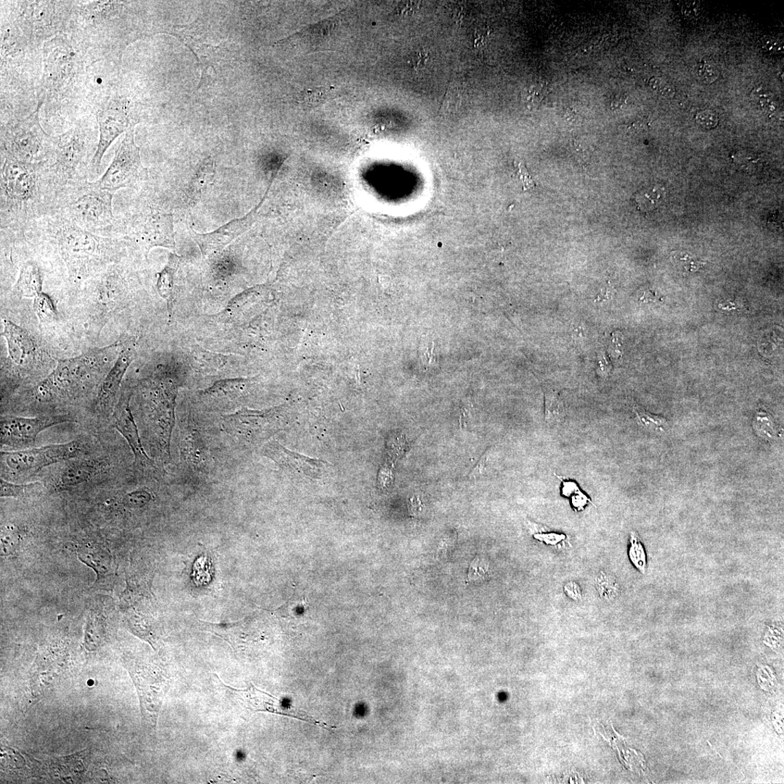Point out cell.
<instances>
[{
  "instance_id": "6da1fadb",
  "label": "cell",
  "mask_w": 784,
  "mask_h": 784,
  "mask_svg": "<svg viewBox=\"0 0 784 784\" xmlns=\"http://www.w3.org/2000/svg\"><path fill=\"white\" fill-rule=\"evenodd\" d=\"M67 185L49 161L26 163L1 153L0 230L26 233L35 221L56 215Z\"/></svg>"
},
{
  "instance_id": "7a4b0ae2",
  "label": "cell",
  "mask_w": 784,
  "mask_h": 784,
  "mask_svg": "<svg viewBox=\"0 0 784 784\" xmlns=\"http://www.w3.org/2000/svg\"><path fill=\"white\" fill-rule=\"evenodd\" d=\"M28 240L55 250L67 267L71 285L80 286L109 265L119 263L128 243L86 231L60 214L35 221L26 231Z\"/></svg>"
},
{
  "instance_id": "3957f363",
  "label": "cell",
  "mask_w": 784,
  "mask_h": 784,
  "mask_svg": "<svg viewBox=\"0 0 784 784\" xmlns=\"http://www.w3.org/2000/svg\"><path fill=\"white\" fill-rule=\"evenodd\" d=\"M119 344L95 348L76 357L58 359L54 370L32 391L38 403L74 399L98 387L114 366Z\"/></svg>"
},
{
  "instance_id": "277c9868",
  "label": "cell",
  "mask_w": 784,
  "mask_h": 784,
  "mask_svg": "<svg viewBox=\"0 0 784 784\" xmlns=\"http://www.w3.org/2000/svg\"><path fill=\"white\" fill-rule=\"evenodd\" d=\"M115 195V192L97 188L89 180L70 182L61 194L57 214L86 231L114 238L117 224Z\"/></svg>"
},
{
  "instance_id": "5b68a950",
  "label": "cell",
  "mask_w": 784,
  "mask_h": 784,
  "mask_svg": "<svg viewBox=\"0 0 784 784\" xmlns=\"http://www.w3.org/2000/svg\"><path fill=\"white\" fill-rule=\"evenodd\" d=\"M114 238L140 246L147 253L155 246L173 243L171 217L156 200L143 201L130 214L117 217Z\"/></svg>"
},
{
  "instance_id": "8992f818",
  "label": "cell",
  "mask_w": 784,
  "mask_h": 784,
  "mask_svg": "<svg viewBox=\"0 0 784 784\" xmlns=\"http://www.w3.org/2000/svg\"><path fill=\"white\" fill-rule=\"evenodd\" d=\"M119 263L109 265L102 272L84 282L86 300L87 330L98 338L107 323L120 309L127 289L126 274Z\"/></svg>"
},
{
  "instance_id": "52a82bcc",
  "label": "cell",
  "mask_w": 784,
  "mask_h": 784,
  "mask_svg": "<svg viewBox=\"0 0 784 784\" xmlns=\"http://www.w3.org/2000/svg\"><path fill=\"white\" fill-rule=\"evenodd\" d=\"M39 105L34 113L21 120L11 121L2 126L1 153L26 163L51 161L55 147V136L43 128Z\"/></svg>"
},
{
  "instance_id": "ba28073f",
  "label": "cell",
  "mask_w": 784,
  "mask_h": 784,
  "mask_svg": "<svg viewBox=\"0 0 784 784\" xmlns=\"http://www.w3.org/2000/svg\"><path fill=\"white\" fill-rule=\"evenodd\" d=\"M97 143L93 133L76 127L55 136L51 167L65 184L88 180Z\"/></svg>"
},
{
  "instance_id": "9c48e42d",
  "label": "cell",
  "mask_w": 784,
  "mask_h": 784,
  "mask_svg": "<svg viewBox=\"0 0 784 784\" xmlns=\"http://www.w3.org/2000/svg\"><path fill=\"white\" fill-rule=\"evenodd\" d=\"M84 453V447L79 441L1 451V477L8 481L27 478L49 466L78 458Z\"/></svg>"
},
{
  "instance_id": "30bf717a",
  "label": "cell",
  "mask_w": 784,
  "mask_h": 784,
  "mask_svg": "<svg viewBox=\"0 0 784 784\" xmlns=\"http://www.w3.org/2000/svg\"><path fill=\"white\" fill-rule=\"evenodd\" d=\"M3 337L8 346V358L2 363V377H21L32 375L45 364L47 353L27 330L14 322L3 319Z\"/></svg>"
},
{
  "instance_id": "8fae6325",
  "label": "cell",
  "mask_w": 784,
  "mask_h": 784,
  "mask_svg": "<svg viewBox=\"0 0 784 784\" xmlns=\"http://www.w3.org/2000/svg\"><path fill=\"white\" fill-rule=\"evenodd\" d=\"M147 169L142 164L140 148L134 143V129L128 130L104 176L93 182L99 189L116 193L145 182Z\"/></svg>"
},
{
  "instance_id": "7c38bea8",
  "label": "cell",
  "mask_w": 784,
  "mask_h": 784,
  "mask_svg": "<svg viewBox=\"0 0 784 784\" xmlns=\"http://www.w3.org/2000/svg\"><path fill=\"white\" fill-rule=\"evenodd\" d=\"M82 63L71 43L57 36L44 47V84L51 93L62 94L79 77Z\"/></svg>"
},
{
  "instance_id": "4fadbf2b",
  "label": "cell",
  "mask_w": 784,
  "mask_h": 784,
  "mask_svg": "<svg viewBox=\"0 0 784 784\" xmlns=\"http://www.w3.org/2000/svg\"><path fill=\"white\" fill-rule=\"evenodd\" d=\"M72 421L68 415L46 416L24 418L4 416L0 426L1 447L14 448L16 451L33 447L39 434L53 427Z\"/></svg>"
},
{
  "instance_id": "5bb4252c",
  "label": "cell",
  "mask_w": 784,
  "mask_h": 784,
  "mask_svg": "<svg viewBox=\"0 0 784 784\" xmlns=\"http://www.w3.org/2000/svg\"><path fill=\"white\" fill-rule=\"evenodd\" d=\"M99 128L97 150L92 161V174H98L108 149L122 133L133 128L128 112V102L110 98L96 111Z\"/></svg>"
},
{
  "instance_id": "9a60e30c",
  "label": "cell",
  "mask_w": 784,
  "mask_h": 784,
  "mask_svg": "<svg viewBox=\"0 0 784 784\" xmlns=\"http://www.w3.org/2000/svg\"><path fill=\"white\" fill-rule=\"evenodd\" d=\"M130 399V395L124 392L121 395L113 412L115 428L129 444L136 464L144 469L154 468V462L142 444L138 427L132 414Z\"/></svg>"
},
{
  "instance_id": "2e32d148",
  "label": "cell",
  "mask_w": 784,
  "mask_h": 784,
  "mask_svg": "<svg viewBox=\"0 0 784 784\" xmlns=\"http://www.w3.org/2000/svg\"><path fill=\"white\" fill-rule=\"evenodd\" d=\"M221 682L222 683L223 682L222 681ZM222 685L226 688L230 694H231L236 700L241 702L242 705L247 709H251V711L269 712L289 716L308 721L311 724L321 727H328L326 724L320 723L318 720L307 715H302L300 712L289 711V709H285L279 700L269 693L257 689L252 684L246 690L235 689L230 687L224 685L223 683Z\"/></svg>"
},
{
  "instance_id": "e0dca14e",
  "label": "cell",
  "mask_w": 784,
  "mask_h": 784,
  "mask_svg": "<svg viewBox=\"0 0 784 784\" xmlns=\"http://www.w3.org/2000/svg\"><path fill=\"white\" fill-rule=\"evenodd\" d=\"M132 353L123 350L99 385L95 402L97 412L104 416L114 412L124 375L131 363Z\"/></svg>"
},
{
  "instance_id": "ac0fdd59",
  "label": "cell",
  "mask_w": 784,
  "mask_h": 784,
  "mask_svg": "<svg viewBox=\"0 0 784 784\" xmlns=\"http://www.w3.org/2000/svg\"><path fill=\"white\" fill-rule=\"evenodd\" d=\"M102 460L74 459L61 470L54 482V488L59 491H67L91 482L105 469Z\"/></svg>"
},
{
  "instance_id": "d6986e66",
  "label": "cell",
  "mask_w": 784,
  "mask_h": 784,
  "mask_svg": "<svg viewBox=\"0 0 784 784\" xmlns=\"http://www.w3.org/2000/svg\"><path fill=\"white\" fill-rule=\"evenodd\" d=\"M263 453L283 468L301 471L313 477L319 476L326 468V462L289 451L276 441L268 443Z\"/></svg>"
},
{
  "instance_id": "ffe728a7",
  "label": "cell",
  "mask_w": 784,
  "mask_h": 784,
  "mask_svg": "<svg viewBox=\"0 0 784 784\" xmlns=\"http://www.w3.org/2000/svg\"><path fill=\"white\" fill-rule=\"evenodd\" d=\"M27 246L28 239L25 246V260L20 266L19 275L12 292L19 298H34L43 292L44 272L38 261L26 258Z\"/></svg>"
},
{
  "instance_id": "44dd1931",
  "label": "cell",
  "mask_w": 784,
  "mask_h": 784,
  "mask_svg": "<svg viewBox=\"0 0 784 784\" xmlns=\"http://www.w3.org/2000/svg\"><path fill=\"white\" fill-rule=\"evenodd\" d=\"M78 556L82 562L95 570L98 579L110 574V558L105 551L98 547H84L79 551Z\"/></svg>"
},
{
  "instance_id": "7402d4cb",
  "label": "cell",
  "mask_w": 784,
  "mask_h": 784,
  "mask_svg": "<svg viewBox=\"0 0 784 784\" xmlns=\"http://www.w3.org/2000/svg\"><path fill=\"white\" fill-rule=\"evenodd\" d=\"M203 629L214 633L216 636L228 642L236 651L241 648L243 643V629L242 622H235L231 624H213L202 621Z\"/></svg>"
},
{
  "instance_id": "603a6c76",
  "label": "cell",
  "mask_w": 784,
  "mask_h": 784,
  "mask_svg": "<svg viewBox=\"0 0 784 784\" xmlns=\"http://www.w3.org/2000/svg\"><path fill=\"white\" fill-rule=\"evenodd\" d=\"M34 310L42 326L53 325L58 319V312L52 298L41 293L34 298Z\"/></svg>"
},
{
  "instance_id": "cb8c5ba5",
  "label": "cell",
  "mask_w": 784,
  "mask_h": 784,
  "mask_svg": "<svg viewBox=\"0 0 784 784\" xmlns=\"http://www.w3.org/2000/svg\"><path fill=\"white\" fill-rule=\"evenodd\" d=\"M566 407L561 396L556 391L545 394V418L549 424H558L565 420Z\"/></svg>"
},
{
  "instance_id": "d4e9b609",
  "label": "cell",
  "mask_w": 784,
  "mask_h": 784,
  "mask_svg": "<svg viewBox=\"0 0 784 784\" xmlns=\"http://www.w3.org/2000/svg\"><path fill=\"white\" fill-rule=\"evenodd\" d=\"M0 488H1L2 497H23L40 491L43 488V485L39 482L16 484L1 478Z\"/></svg>"
},
{
  "instance_id": "484cf974",
  "label": "cell",
  "mask_w": 784,
  "mask_h": 784,
  "mask_svg": "<svg viewBox=\"0 0 784 784\" xmlns=\"http://www.w3.org/2000/svg\"><path fill=\"white\" fill-rule=\"evenodd\" d=\"M595 587L601 598L607 602L614 601L620 593V586L617 579L602 571L596 575Z\"/></svg>"
},
{
  "instance_id": "4316f807",
  "label": "cell",
  "mask_w": 784,
  "mask_h": 784,
  "mask_svg": "<svg viewBox=\"0 0 784 784\" xmlns=\"http://www.w3.org/2000/svg\"><path fill=\"white\" fill-rule=\"evenodd\" d=\"M104 628L101 619L93 613L87 619L85 643L87 649L94 650L101 645L104 639Z\"/></svg>"
},
{
  "instance_id": "83f0119b",
  "label": "cell",
  "mask_w": 784,
  "mask_h": 784,
  "mask_svg": "<svg viewBox=\"0 0 784 784\" xmlns=\"http://www.w3.org/2000/svg\"><path fill=\"white\" fill-rule=\"evenodd\" d=\"M628 556L633 566L641 573L645 574L647 568V556L643 543L636 532H631L630 533Z\"/></svg>"
},
{
  "instance_id": "f1b7e54d",
  "label": "cell",
  "mask_w": 784,
  "mask_h": 784,
  "mask_svg": "<svg viewBox=\"0 0 784 784\" xmlns=\"http://www.w3.org/2000/svg\"><path fill=\"white\" fill-rule=\"evenodd\" d=\"M547 95V86L543 82L528 84L522 93V101L529 109L536 108Z\"/></svg>"
},
{
  "instance_id": "f546056e",
  "label": "cell",
  "mask_w": 784,
  "mask_h": 784,
  "mask_svg": "<svg viewBox=\"0 0 784 784\" xmlns=\"http://www.w3.org/2000/svg\"><path fill=\"white\" fill-rule=\"evenodd\" d=\"M632 408L639 424L644 428L654 431H663L667 427V421L664 417L652 414L637 404H633Z\"/></svg>"
},
{
  "instance_id": "4dcf8cb0",
  "label": "cell",
  "mask_w": 784,
  "mask_h": 784,
  "mask_svg": "<svg viewBox=\"0 0 784 784\" xmlns=\"http://www.w3.org/2000/svg\"><path fill=\"white\" fill-rule=\"evenodd\" d=\"M491 578L490 565L488 560L478 556L470 565L467 582H476L488 580Z\"/></svg>"
},
{
  "instance_id": "1f68e13d",
  "label": "cell",
  "mask_w": 784,
  "mask_h": 784,
  "mask_svg": "<svg viewBox=\"0 0 784 784\" xmlns=\"http://www.w3.org/2000/svg\"><path fill=\"white\" fill-rule=\"evenodd\" d=\"M19 538L18 529L12 525H7L2 528L1 532V552L3 555L10 554L16 549Z\"/></svg>"
},
{
  "instance_id": "d6a6232c",
  "label": "cell",
  "mask_w": 784,
  "mask_h": 784,
  "mask_svg": "<svg viewBox=\"0 0 784 784\" xmlns=\"http://www.w3.org/2000/svg\"><path fill=\"white\" fill-rule=\"evenodd\" d=\"M326 92L320 87L305 90L300 96V104L303 107L313 108L324 103Z\"/></svg>"
},
{
  "instance_id": "836d02e7",
  "label": "cell",
  "mask_w": 784,
  "mask_h": 784,
  "mask_svg": "<svg viewBox=\"0 0 784 784\" xmlns=\"http://www.w3.org/2000/svg\"><path fill=\"white\" fill-rule=\"evenodd\" d=\"M752 97L757 106L763 110L769 112V113L776 110V105L773 94L763 87H757V89H755Z\"/></svg>"
},
{
  "instance_id": "e575fe53",
  "label": "cell",
  "mask_w": 784,
  "mask_h": 784,
  "mask_svg": "<svg viewBox=\"0 0 784 784\" xmlns=\"http://www.w3.org/2000/svg\"><path fill=\"white\" fill-rule=\"evenodd\" d=\"M650 86L652 91L658 95L667 99L674 98L676 95V88L673 84L667 80L654 77L650 79Z\"/></svg>"
},
{
  "instance_id": "d590c367",
  "label": "cell",
  "mask_w": 784,
  "mask_h": 784,
  "mask_svg": "<svg viewBox=\"0 0 784 784\" xmlns=\"http://www.w3.org/2000/svg\"><path fill=\"white\" fill-rule=\"evenodd\" d=\"M696 76L706 84L713 83L719 77L717 69L713 64L703 62L694 68Z\"/></svg>"
},
{
  "instance_id": "8d00e7d4",
  "label": "cell",
  "mask_w": 784,
  "mask_h": 784,
  "mask_svg": "<svg viewBox=\"0 0 784 784\" xmlns=\"http://www.w3.org/2000/svg\"><path fill=\"white\" fill-rule=\"evenodd\" d=\"M695 119L697 123L706 130L715 128L719 121L717 115L714 111L711 110H704L699 112Z\"/></svg>"
},
{
  "instance_id": "74e56055",
  "label": "cell",
  "mask_w": 784,
  "mask_h": 784,
  "mask_svg": "<svg viewBox=\"0 0 784 784\" xmlns=\"http://www.w3.org/2000/svg\"><path fill=\"white\" fill-rule=\"evenodd\" d=\"M762 47L771 54H781L783 53V45L773 36H765L761 41Z\"/></svg>"
},
{
  "instance_id": "f35d334b",
  "label": "cell",
  "mask_w": 784,
  "mask_h": 784,
  "mask_svg": "<svg viewBox=\"0 0 784 784\" xmlns=\"http://www.w3.org/2000/svg\"><path fill=\"white\" fill-rule=\"evenodd\" d=\"M126 503L130 506H141L150 500V495L144 490L135 491L128 494Z\"/></svg>"
},
{
  "instance_id": "ab89813d",
  "label": "cell",
  "mask_w": 784,
  "mask_h": 784,
  "mask_svg": "<svg viewBox=\"0 0 784 784\" xmlns=\"http://www.w3.org/2000/svg\"><path fill=\"white\" fill-rule=\"evenodd\" d=\"M701 5L695 1L684 3L681 7V12L684 16L693 19L698 18L702 14Z\"/></svg>"
},
{
  "instance_id": "60d3db41",
  "label": "cell",
  "mask_w": 784,
  "mask_h": 784,
  "mask_svg": "<svg viewBox=\"0 0 784 784\" xmlns=\"http://www.w3.org/2000/svg\"><path fill=\"white\" fill-rule=\"evenodd\" d=\"M564 591L569 599L575 602H580L582 599V593L580 586L576 582L571 581L565 584Z\"/></svg>"
},
{
  "instance_id": "b9f144b4",
  "label": "cell",
  "mask_w": 784,
  "mask_h": 784,
  "mask_svg": "<svg viewBox=\"0 0 784 784\" xmlns=\"http://www.w3.org/2000/svg\"><path fill=\"white\" fill-rule=\"evenodd\" d=\"M534 538L547 545H555L566 539V535L556 533H542L534 534Z\"/></svg>"
},
{
  "instance_id": "7bdbcfd3",
  "label": "cell",
  "mask_w": 784,
  "mask_h": 784,
  "mask_svg": "<svg viewBox=\"0 0 784 784\" xmlns=\"http://www.w3.org/2000/svg\"><path fill=\"white\" fill-rule=\"evenodd\" d=\"M613 368L611 363L605 353H600L598 357L599 375L602 378H606Z\"/></svg>"
},
{
  "instance_id": "ee69618b",
  "label": "cell",
  "mask_w": 784,
  "mask_h": 784,
  "mask_svg": "<svg viewBox=\"0 0 784 784\" xmlns=\"http://www.w3.org/2000/svg\"><path fill=\"white\" fill-rule=\"evenodd\" d=\"M757 421L761 422L762 424L765 425V428L762 429L760 431H762L764 434L770 435L771 432H774V422L769 418V416H765L763 418V416H757Z\"/></svg>"
},
{
  "instance_id": "f6af8a7d",
  "label": "cell",
  "mask_w": 784,
  "mask_h": 784,
  "mask_svg": "<svg viewBox=\"0 0 784 784\" xmlns=\"http://www.w3.org/2000/svg\"><path fill=\"white\" fill-rule=\"evenodd\" d=\"M488 462V454H485L480 460L477 466L473 470L471 474L469 475L470 478H477L483 474L485 467H486Z\"/></svg>"
},
{
  "instance_id": "bcb514c9",
  "label": "cell",
  "mask_w": 784,
  "mask_h": 784,
  "mask_svg": "<svg viewBox=\"0 0 784 784\" xmlns=\"http://www.w3.org/2000/svg\"><path fill=\"white\" fill-rule=\"evenodd\" d=\"M409 508L414 515H419L422 512L423 507L418 497H414L410 500Z\"/></svg>"
},
{
  "instance_id": "7dc6e473",
  "label": "cell",
  "mask_w": 784,
  "mask_h": 784,
  "mask_svg": "<svg viewBox=\"0 0 784 784\" xmlns=\"http://www.w3.org/2000/svg\"><path fill=\"white\" fill-rule=\"evenodd\" d=\"M623 102L624 101H623V99H622V97L617 95L616 97H615L612 99L611 104H611L612 109L615 110V109L619 108L621 106V105L622 104V102Z\"/></svg>"
}]
</instances>
